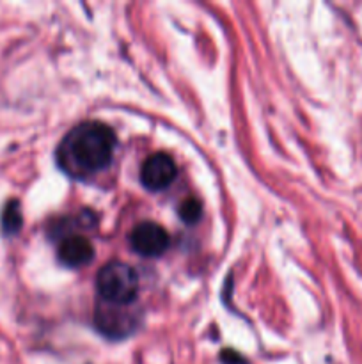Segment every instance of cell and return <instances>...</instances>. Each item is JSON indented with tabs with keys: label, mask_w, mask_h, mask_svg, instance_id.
Segmentation results:
<instances>
[{
	"label": "cell",
	"mask_w": 362,
	"mask_h": 364,
	"mask_svg": "<svg viewBox=\"0 0 362 364\" xmlns=\"http://www.w3.org/2000/svg\"><path fill=\"white\" fill-rule=\"evenodd\" d=\"M57 258L62 265L70 269H80V267L89 265L94 258V247L91 242L82 235H71L64 238L57 249Z\"/></svg>",
	"instance_id": "obj_6"
},
{
	"label": "cell",
	"mask_w": 362,
	"mask_h": 364,
	"mask_svg": "<svg viewBox=\"0 0 362 364\" xmlns=\"http://www.w3.org/2000/svg\"><path fill=\"white\" fill-rule=\"evenodd\" d=\"M0 223H2V231L7 237L16 235L18 231L21 230V226H23V215H21L20 203H18L16 199H11V201H7V205L4 206Z\"/></svg>",
	"instance_id": "obj_7"
},
{
	"label": "cell",
	"mask_w": 362,
	"mask_h": 364,
	"mask_svg": "<svg viewBox=\"0 0 362 364\" xmlns=\"http://www.w3.org/2000/svg\"><path fill=\"white\" fill-rule=\"evenodd\" d=\"M202 215V205L195 198H188L187 201H183V205L180 206V217L183 223L187 224H195Z\"/></svg>",
	"instance_id": "obj_8"
},
{
	"label": "cell",
	"mask_w": 362,
	"mask_h": 364,
	"mask_svg": "<svg viewBox=\"0 0 362 364\" xmlns=\"http://www.w3.org/2000/svg\"><path fill=\"white\" fill-rule=\"evenodd\" d=\"M96 290L99 301L110 304H137L138 277L133 267L123 262H110L99 269L96 276Z\"/></svg>",
	"instance_id": "obj_2"
},
{
	"label": "cell",
	"mask_w": 362,
	"mask_h": 364,
	"mask_svg": "<svg viewBox=\"0 0 362 364\" xmlns=\"http://www.w3.org/2000/svg\"><path fill=\"white\" fill-rule=\"evenodd\" d=\"M116 132L102 121H85L71 128L57 146V166L77 180L94 176L112 164Z\"/></svg>",
	"instance_id": "obj_1"
},
{
	"label": "cell",
	"mask_w": 362,
	"mask_h": 364,
	"mask_svg": "<svg viewBox=\"0 0 362 364\" xmlns=\"http://www.w3.org/2000/svg\"><path fill=\"white\" fill-rule=\"evenodd\" d=\"M169 233L160 224L146 220L137 224L130 235V244L135 252L144 258H158L169 247Z\"/></svg>",
	"instance_id": "obj_4"
},
{
	"label": "cell",
	"mask_w": 362,
	"mask_h": 364,
	"mask_svg": "<svg viewBox=\"0 0 362 364\" xmlns=\"http://www.w3.org/2000/svg\"><path fill=\"white\" fill-rule=\"evenodd\" d=\"M141 322V311L137 304H110V302L98 301L94 313V323L103 336L110 340H123L131 333H135Z\"/></svg>",
	"instance_id": "obj_3"
},
{
	"label": "cell",
	"mask_w": 362,
	"mask_h": 364,
	"mask_svg": "<svg viewBox=\"0 0 362 364\" xmlns=\"http://www.w3.org/2000/svg\"><path fill=\"white\" fill-rule=\"evenodd\" d=\"M177 176V166L167 153H155L149 156L141 169V181L148 191L160 192L170 187Z\"/></svg>",
	"instance_id": "obj_5"
},
{
	"label": "cell",
	"mask_w": 362,
	"mask_h": 364,
	"mask_svg": "<svg viewBox=\"0 0 362 364\" xmlns=\"http://www.w3.org/2000/svg\"><path fill=\"white\" fill-rule=\"evenodd\" d=\"M222 363L224 364H247V361H245L240 354H234V352L231 350L222 352Z\"/></svg>",
	"instance_id": "obj_9"
}]
</instances>
